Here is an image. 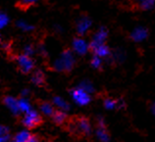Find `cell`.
<instances>
[{"instance_id":"6da1fadb","label":"cell","mask_w":155,"mask_h":142,"mask_svg":"<svg viewBox=\"0 0 155 142\" xmlns=\"http://www.w3.org/2000/svg\"><path fill=\"white\" fill-rule=\"evenodd\" d=\"M66 127L69 133L76 137V138H81V137H87L91 135L92 129L91 125V121L84 116H73L68 120L66 124Z\"/></svg>"},{"instance_id":"7a4b0ae2","label":"cell","mask_w":155,"mask_h":142,"mask_svg":"<svg viewBox=\"0 0 155 142\" xmlns=\"http://www.w3.org/2000/svg\"><path fill=\"white\" fill-rule=\"evenodd\" d=\"M75 58L73 55V52L71 49H65L62 53H61L60 57L57 59L54 63H53L52 67L50 70L59 72V73H65V74H69L71 73L72 70L75 67Z\"/></svg>"},{"instance_id":"3957f363","label":"cell","mask_w":155,"mask_h":142,"mask_svg":"<svg viewBox=\"0 0 155 142\" xmlns=\"http://www.w3.org/2000/svg\"><path fill=\"white\" fill-rule=\"evenodd\" d=\"M22 124L28 129H34L43 124V119L36 111L31 110L25 114V116L22 119Z\"/></svg>"},{"instance_id":"277c9868","label":"cell","mask_w":155,"mask_h":142,"mask_svg":"<svg viewBox=\"0 0 155 142\" xmlns=\"http://www.w3.org/2000/svg\"><path fill=\"white\" fill-rule=\"evenodd\" d=\"M15 60L17 61L19 71L23 75H28L35 69V61L30 56L25 54H20L15 56Z\"/></svg>"},{"instance_id":"5b68a950","label":"cell","mask_w":155,"mask_h":142,"mask_svg":"<svg viewBox=\"0 0 155 142\" xmlns=\"http://www.w3.org/2000/svg\"><path fill=\"white\" fill-rule=\"evenodd\" d=\"M70 94L72 95L73 99L75 100V102L78 105H80V106H85V105H87L91 101V95L79 86L70 89Z\"/></svg>"},{"instance_id":"8992f818","label":"cell","mask_w":155,"mask_h":142,"mask_svg":"<svg viewBox=\"0 0 155 142\" xmlns=\"http://www.w3.org/2000/svg\"><path fill=\"white\" fill-rule=\"evenodd\" d=\"M91 26V19L88 17L87 14H81L80 19L77 21L76 24V31L77 34L79 36H83L87 32L88 28Z\"/></svg>"},{"instance_id":"52a82bcc","label":"cell","mask_w":155,"mask_h":142,"mask_svg":"<svg viewBox=\"0 0 155 142\" xmlns=\"http://www.w3.org/2000/svg\"><path fill=\"white\" fill-rule=\"evenodd\" d=\"M2 102L5 106L9 109V110L12 112V114L15 117L20 116L21 114V110H20V106H19V100H17L13 96H9V95H5L3 96L2 98Z\"/></svg>"},{"instance_id":"ba28073f","label":"cell","mask_w":155,"mask_h":142,"mask_svg":"<svg viewBox=\"0 0 155 142\" xmlns=\"http://www.w3.org/2000/svg\"><path fill=\"white\" fill-rule=\"evenodd\" d=\"M73 48L80 56H84L88 51V44L81 37H75L73 40Z\"/></svg>"},{"instance_id":"9c48e42d","label":"cell","mask_w":155,"mask_h":142,"mask_svg":"<svg viewBox=\"0 0 155 142\" xmlns=\"http://www.w3.org/2000/svg\"><path fill=\"white\" fill-rule=\"evenodd\" d=\"M147 36H148V30L147 28L142 27H136L133 31V32L130 35V37L134 42H140V41H142L143 39L147 38Z\"/></svg>"},{"instance_id":"30bf717a","label":"cell","mask_w":155,"mask_h":142,"mask_svg":"<svg viewBox=\"0 0 155 142\" xmlns=\"http://www.w3.org/2000/svg\"><path fill=\"white\" fill-rule=\"evenodd\" d=\"M31 82L38 87H43L46 85L45 75L41 70H35L31 76Z\"/></svg>"},{"instance_id":"8fae6325","label":"cell","mask_w":155,"mask_h":142,"mask_svg":"<svg viewBox=\"0 0 155 142\" xmlns=\"http://www.w3.org/2000/svg\"><path fill=\"white\" fill-rule=\"evenodd\" d=\"M36 104L39 108L40 112H41L43 115H45L47 117H51L53 116L56 109H54L52 103H50L49 101H43V100H36Z\"/></svg>"},{"instance_id":"7c38bea8","label":"cell","mask_w":155,"mask_h":142,"mask_svg":"<svg viewBox=\"0 0 155 142\" xmlns=\"http://www.w3.org/2000/svg\"><path fill=\"white\" fill-rule=\"evenodd\" d=\"M108 36V31L105 27H101L99 28V31H97L92 36V40L91 41L95 42L97 45H102L105 44L106 39H107Z\"/></svg>"},{"instance_id":"4fadbf2b","label":"cell","mask_w":155,"mask_h":142,"mask_svg":"<svg viewBox=\"0 0 155 142\" xmlns=\"http://www.w3.org/2000/svg\"><path fill=\"white\" fill-rule=\"evenodd\" d=\"M68 115L66 112H64L62 110H59V109H56L54 114L52 116V121L56 125H64L68 123Z\"/></svg>"},{"instance_id":"5bb4252c","label":"cell","mask_w":155,"mask_h":142,"mask_svg":"<svg viewBox=\"0 0 155 142\" xmlns=\"http://www.w3.org/2000/svg\"><path fill=\"white\" fill-rule=\"evenodd\" d=\"M93 55L99 57V58H108V57L111 56V50H110L108 45L102 44V45H99L97 47V49L94 51Z\"/></svg>"},{"instance_id":"9a60e30c","label":"cell","mask_w":155,"mask_h":142,"mask_svg":"<svg viewBox=\"0 0 155 142\" xmlns=\"http://www.w3.org/2000/svg\"><path fill=\"white\" fill-rule=\"evenodd\" d=\"M53 104L55 105V106H57L59 108V110H62L64 112H68L70 111V104H69L68 102H66L62 97L60 96H54L53 97Z\"/></svg>"},{"instance_id":"2e32d148","label":"cell","mask_w":155,"mask_h":142,"mask_svg":"<svg viewBox=\"0 0 155 142\" xmlns=\"http://www.w3.org/2000/svg\"><path fill=\"white\" fill-rule=\"evenodd\" d=\"M96 136L101 142H109L111 139V135H110V132L108 131L107 127H96Z\"/></svg>"},{"instance_id":"e0dca14e","label":"cell","mask_w":155,"mask_h":142,"mask_svg":"<svg viewBox=\"0 0 155 142\" xmlns=\"http://www.w3.org/2000/svg\"><path fill=\"white\" fill-rule=\"evenodd\" d=\"M31 137V133H30L28 131H22L18 133H16L13 137V141L15 142H28Z\"/></svg>"},{"instance_id":"ac0fdd59","label":"cell","mask_w":155,"mask_h":142,"mask_svg":"<svg viewBox=\"0 0 155 142\" xmlns=\"http://www.w3.org/2000/svg\"><path fill=\"white\" fill-rule=\"evenodd\" d=\"M154 6L155 1H152V0H145V1L138 2V9L141 11H149L153 9Z\"/></svg>"},{"instance_id":"d6986e66","label":"cell","mask_w":155,"mask_h":142,"mask_svg":"<svg viewBox=\"0 0 155 142\" xmlns=\"http://www.w3.org/2000/svg\"><path fill=\"white\" fill-rule=\"evenodd\" d=\"M35 1H32V0H22V1L16 3V7L22 11H27L30 7L35 5Z\"/></svg>"},{"instance_id":"ffe728a7","label":"cell","mask_w":155,"mask_h":142,"mask_svg":"<svg viewBox=\"0 0 155 142\" xmlns=\"http://www.w3.org/2000/svg\"><path fill=\"white\" fill-rule=\"evenodd\" d=\"M117 101L116 99L111 98V97H105L103 100V105L107 110H113L117 108Z\"/></svg>"},{"instance_id":"44dd1931","label":"cell","mask_w":155,"mask_h":142,"mask_svg":"<svg viewBox=\"0 0 155 142\" xmlns=\"http://www.w3.org/2000/svg\"><path fill=\"white\" fill-rule=\"evenodd\" d=\"M19 106H20V110H21L22 113H28L31 110V104L28 101V99L26 98H20L19 100Z\"/></svg>"},{"instance_id":"7402d4cb","label":"cell","mask_w":155,"mask_h":142,"mask_svg":"<svg viewBox=\"0 0 155 142\" xmlns=\"http://www.w3.org/2000/svg\"><path fill=\"white\" fill-rule=\"evenodd\" d=\"M91 65L92 66V68L96 69V70H99V71L102 70V60H101L99 57L93 55L92 59H91Z\"/></svg>"},{"instance_id":"603a6c76","label":"cell","mask_w":155,"mask_h":142,"mask_svg":"<svg viewBox=\"0 0 155 142\" xmlns=\"http://www.w3.org/2000/svg\"><path fill=\"white\" fill-rule=\"evenodd\" d=\"M81 88H83L84 91H87V93H91V92H94V88H93L91 82H87V80H84V82H81V83L80 84Z\"/></svg>"},{"instance_id":"cb8c5ba5","label":"cell","mask_w":155,"mask_h":142,"mask_svg":"<svg viewBox=\"0 0 155 142\" xmlns=\"http://www.w3.org/2000/svg\"><path fill=\"white\" fill-rule=\"evenodd\" d=\"M8 22H9L8 16L5 13H1V15H0V27H1V28L5 27L8 24Z\"/></svg>"},{"instance_id":"d4e9b609","label":"cell","mask_w":155,"mask_h":142,"mask_svg":"<svg viewBox=\"0 0 155 142\" xmlns=\"http://www.w3.org/2000/svg\"><path fill=\"white\" fill-rule=\"evenodd\" d=\"M96 127H101V128H105L106 127L105 120H104L103 117H101V116L96 117Z\"/></svg>"},{"instance_id":"484cf974","label":"cell","mask_w":155,"mask_h":142,"mask_svg":"<svg viewBox=\"0 0 155 142\" xmlns=\"http://www.w3.org/2000/svg\"><path fill=\"white\" fill-rule=\"evenodd\" d=\"M34 53H35V48L32 45H27L25 48H24V53L23 54L31 57Z\"/></svg>"},{"instance_id":"4316f807","label":"cell","mask_w":155,"mask_h":142,"mask_svg":"<svg viewBox=\"0 0 155 142\" xmlns=\"http://www.w3.org/2000/svg\"><path fill=\"white\" fill-rule=\"evenodd\" d=\"M16 25H17L18 27H21L23 28L24 31H31L34 28V27H30V26H28L26 23H24L23 21H18L17 23H16Z\"/></svg>"},{"instance_id":"83f0119b","label":"cell","mask_w":155,"mask_h":142,"mask_svg":"<svg viewBox=\"0 0 155 142\" xmlns=\"http://www.w3.org/2000/svg\"><path fill=\"white\" fill-rule=\"evenodd\" d=\"M0 136H5V135H9V134H11L10 133V129H9V127H6V125H1L0 127Z\"/></svg>"},{"instance_id":"f1b7e54d","label":"cell","mask_w":155,"mask_h":142,"mask_svg":"<svg viewBox=\"0 0 155 142\" xmlns=\"http://www.w3.org/2000/svg\"><path fill=\"white\" fill-rule=\"evenodd\" d=\"M117 100L118 101H117V108L116 109H118V110H121L122 108H125L126 104L124 102V100L123 99H117Z\"/></svg>"},{"instance_id":"f546056e","label":"cell","mask_w":155,"mask_h":142,"mask_svg":"<svg viewBox=\"0 0 155 142\" xmlns=\"http://www.w3.org/2000/svg\"><path fill=\"white\" fill-rule=\"evenodd\" d=\"M28 94H30V90H28V89H24V90L22 91V93H21V98H26L27 99V97H28Z\"/></svg>"},{"instance_id":"4dcf8cb0","label":"cell","mask_w":155,"mask_h":142,"mask_svg":"<svg viewBox=\"0 0 155 142\" xmlns=\"http://www.w3.org/2000/svg\"><path fill=\"white\" fill-rule=\"evenodd\" d=\"M149 108H150V110H151L152 114L155 116V102H152V103H150L149 105Z\"/></svg>"},{"instance_id":"1f68e13d","label":"cell","mask_w":155,"mask_h":142,"mask_svg":"<svg viewBox=\"0 0 155 142\" xmlns=\"http://www.w3.org/2000/svg\"><path fill=\"white\" fill-rule=\"evenodd\" d=\"M47 142H53V141H47Z\"/></svg>"}]
</instances>
